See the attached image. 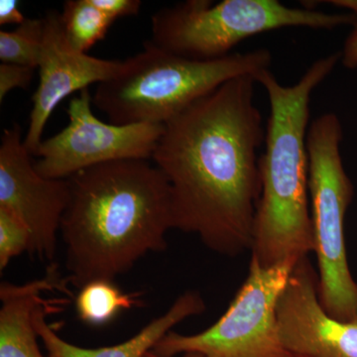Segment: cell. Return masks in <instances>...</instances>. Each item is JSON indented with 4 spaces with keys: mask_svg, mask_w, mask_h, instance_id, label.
<instances>
[{
    "mask_svg": "<svg viewBox=\"0 0 357 357\" xmlns=\"http://www.w3.org/2000/svg\"><path fill=\"white\" fill-rule=\"evenodd\" d=\"M252 76L229 79L164 124L152 160L172 196L174 229L218 255L252 248L265 140Z\"/></svg>",
    "mask_w": 357,
    "mask_h": 357,
    "instance_id": "6da1fadb",
    "label": "cell"
},
{
    "mask_svg": "<svg viewBox=\"0 0 357 357\" xmlns=\"http://www.w3.org/2000/svg\"><path fill=\"white\" fill-rule=\"evenodd\" d=\"M68 181L70 201L60 230L68 284L79 290L91 281H114L148 253L168 248L170 185L147 160L89 167Z\"/></svg>",
    "mask_w": 357,
    "mask_h": 357,
    "instance_id": "7a4b0ae2",
    "label": "cell"
},
{
    "mask_svg": "<svg viewBox=\"0 0 357 357\" xmlns=\"http://www.w3.org/2000/svg\"><path fill=\"white\" fill-rule=\"evenodd\" d=\"M342 53L319 59L290 86L269 69L255 77L270 102L265 151L259 158L261 195L256 211L251 259L261 267L296 265L314 251L309 208L307 149L312 91L326 79Z\"/></svg>",
    "mask_w": 357,
    "mask_h": 357,
    "instance_id": "3957f363",
    "label": "cell"
},
{
    "mask_svg": "<svg viewBox=\"0 0 357 357\" xmlns=\"http://www.w3.org/2000/svg\"><path fill=\"white\" fill-rule=\"evenodd\" d=\"M271 61L266 49L217 60H191L147 41L142 51L122 61L116 76L98 84L93 105L114 124H165L229 79H255L269 69Z\"/></svg>",
    "mask_w": 357,
    "mask_h": 357,
    "instance_id": "277c9868",
    "label": "cell"
},
{
    "mask_svg": "<svg viewBox=\"0 0 357 357\" xmlns=\"http://www.w3.org/2000/svg\"><path fill=\"white\" fill-rule=\"evenodd\" d=\"M151 24L155 46L191 60L211 61L227 57L241 41L261 33L288 27L331 30L357 25V18L293 8L278 0H188L160 9Z\"/></svg>",
    "mask_w": 357,
    "mask_h": 357,
    "instance_id": "5b68a950",
    "label": "cell"
},
{
    "mask_svg": "<svg viewBox=\"0 0 357 357\" xmlns=\"http://www.w3.org/2000/svg\"><path fill=\"white\" fill-rule=\"evenodd\" d=\"M342 124L335 114L319 115L307 130L314 252L321 307L338 321L357 323V282L344 238V218L354 190L342 163Z\"/></svg>",
    "mask_w": 357,
    "mask_h": 357,
    "instance_id": "8992f818",
    "label": "cell"
},
{
    "mask_svg": "<svg viewBox=\"0 0 357 357\" xmlns=\"http://www.w3.org/2000/svg\"><path fill=\"white\" fill-rule=\"evenodd\" d=\"M295 265L264 268L253 259L248 275L225 314L195 335L170 332L155 345L162 356L293 357L282 342L277 305Z\"/></svg>",
    "mask_w": 357,
    "mask_h": 357,
    "instance_id": "52a82bcc",
    "label": "cell"
},
{
    "mask_svg": "<svg viewBox=\"0 0 357 357\" xmlns=\"http://www.w3.org/2000/svg\"><path fill=\"white\" fill-rule=\"evenodd\" d=\"M93 96L84 89L68 105L69 123L42 141L34 166L43 177L68 178L79 171L121 160H148L164 131V124L103 122L93 114Z\"/></svg>",
    "mask_w": 357,
    "mask_h": 357,
    "instance_id": "ba28073f",
    "label": "cell"
},
{
    "mask_svg": "<svg viewBox=\"0 0 357 357\" xmlns=\"http://www.w3.org/2000/svg\"><path fill=\"white\" fill-rule=\"evenodd\" d=\"M18 124L6 129L0 143V206L29 229L31 255L54 264L58 236L70 201L68 178L43 177L26 150Z\"/></svg>",
    "mask_w": 357,
    "mask_h": 357,
    "instance_id": "9c48e42d",
    "label": "cell"
},
{
    "mask_svg": "<svg viewBox=\"0 0 357 357\" xmlns=\"http://www.w3.org/2000/svg\"><path fill=\"white\" fill-rule=\"evenodd\" d=\"M43 20L39 86L33 95L29 126L23 139L31 156H36L47 122L59 103L91 84L109 81L122 67V61L96 58L74 50L65 38L58 11H49Z\"/></svg>",
    "mask_w": 357,
    "mask_h": 357,
    "instance_id": "30bf717a",
    "label": "cell"
},
{
    "mask_svg": "<svg viewBox=\"0 0 357 357\" xmlns=\"http://www.w3.org/2000/svg\"><path fill=\"white\" fill-rule=\"evenodd\" d=\"M277 319L282 342L293 357H357V323L326 314L309 257L294 266L279 298Z\"/></svg>",
    "mask_w": 357,
    "mask_h": 357,
    "instance_id": "8fae6325",
    "label": "cell"
},
{
    "mask_svg": "<svg viewBox=\"0 0 357 357\" xmlns=\"http://www.w3.org/2000/svg\"><path fill=\"white\" fill-rule=\"evenodd\" d=\"M206 307L204 298L198 291H185L163 314L152 319L134 337L121 344L98 349L77 347L59 337L53 326L47 323L44 303L35 310L33 321L48 357H143L153 351L155 345L172 332L176 326L185 319L203 314Z\"/></svg>",
    "mask_w": 357,
    "mask_h": 357,
    "instance_id": "7c38bea8",
    "label": "cell"
},
{
    "mask_svg": "<svg viewBox=\"0 0 357 357\" xmlns=\"http://www.w3.org/2000/svg\"><path fill=\"white\" fill-rule=\"evenodd\" d=\"M67 281L54 263L41 278L23 284H0V357H45L35 330V310L43 302L44 293L54 290L70 294Z\"/></svg>",
    "mask_w": 357,
    "mask_h": 357,
    "instance_id": "4fadbf2b",
    "label": "cell"
},
{
    "mask_svg": "<svg viewBox=\"0 0 357 357\" xmlns=\"http://www.w3.org/2000/svg\"><path fill=\"white\" fill-rule=\"evenodd\" d=\"M77 317L86 325L102 326L116 318L122 311L140 306L139 296L126 294L114 281L95 280L79 289L76 297Z\"/></svg>",
    "mask_w": 357,
    "mask_h": 357,
    "instance_id": "5bb4252c",
    "label": "cell"
},
{
    "mask_svg": "<svg viewBox=\"0 0 357 357\" xmlns=\"http://www.w3.org/2000/svg\"><path fill=\"white\" fill-rule=\"evenodd\" d=\"M60 18L68 43L74 50L86 54L93 45L105 38L114 22L93 0H68Z\"/></svg>",
    "mask_w": 357,
    "mask_h": 357,
    "instance_id": "9a60e30c",
    "label": "cell"
},
{
    "mask_svg": "<svg viewBox=\"0 0 357 357\" xmlns=\"http://www.w3.org/2000/svg\"><path fill=\"white\" fill-rule=\"evenodd\" d=\"M43 18H26L13 31H0V60L4 64L38 68L43 43Z\"/></svg>",
    "mask_w": 357,
    "mask_h": 357,
    "instance_id": "2e32d148",
    "label": "cell"
},
{
    "mask_svg": "<svg viewBox=\"0 0 357 357\" xmlns=\"http://www.w3.org/2000/svg\"><path fill=\"white\" fill-rule=\"evenodd\" d=\"M32 236L20 218L0 206V270L3 271L13 258L31 253Z\"/></svg>",
    "mask_w": 357,
    "mask_h": 357,
    "instance_id": "e0dca14e",
    "label": "cell"
},
{
    "mask_svg": "<svg viewBox=\"0 0 357 357\" xmlns=\"http://www.w3.org/2000/svg\"><path fill=\"white\" fill-rule=\"evenodd\" d=\"M35 69L26 66L0 65V102L14 89H26L31 83Z\"/></svg>",
    "mask_w": 357,
    "mask_h": 357,
    "instance_id": "ac0fdd59",
    "label": "cell"
},
{
    "mask_svg": "<svg viewBox=\"0 0 357 357\" xmlns=\"http://www.w3.org/2000/svg\"><path fill=\"white\" fill-rule=\"evenodd\" d=\"M103 13L112 20L138 15L142 2L140 0H93Z\"/></svg>",
    "mask_w": 357,
    "mask_h": 357,
    "instance_id": "d6986e66",
    "label": "cell"
},
{
    "mask_svg": "<svg viewBox=\"0 0 357 357\" xmlns=\"http://www.w3.org/2000/svg\"><path fill=\"white\" fill-rule=\"evenodd\" d=\"M26 20L16 0H0V24H22Z\"/></svg>",
    "mask_w": 357,
    "mask_h": 357,
    "instance_id": "ffe728a7",
    "label": "cell"
},
{
    "mask_svg": "<svg viewBox=\"0 0 357 357\" xmlns=\"http://www.w3.org/2000/svg\"><path fill=\"white\" fill-rule=\"evenodd\" d=\"M340 60L347 69L357 68V25L345 41Z\"/></svg>",
    "mask_w": 357,
    "mask_h": 357,
    "instance_id": "44dd1931",
    "label": "cell"
},
{
    "mask_svg": "<svg viewBox=\"0 0 357 357\" xmlns=\"http://www.w3.org/2000/svg\"><path fill=\"white\" fill-rule=\"evenodd\" d=\"M326 3L340 7V8L347 9V10L351 11L352 15L357 18V0H331V1H326Z\"/></svg>",
    "mask_w": 357,
    "mask_h": 357,
    "instance_id": "7402d4cb",
    "label": "cell"
},
{
    "mask_svg": "<svg viewBox=\"0 0 357 357\" xmlns=\"http://www.w3.org/2000/svg\"><path fill=\"white\" fill-rule=\"evenodd\" d=\"M143 357H168V356H159V354H155L153 351L147 352L146 354H145ZM182 357H204L203 356H201V354H183Z\"/></svg>",
    "mask_w": 357,
    "mask_h": 357,
    "instance_id": "603a6c76",
    "label": "cell"
}]
</instances>
